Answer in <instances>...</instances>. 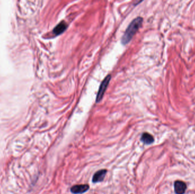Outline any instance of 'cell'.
Returning <instances> with one entry per match:
<instances>
[{
  "mask_svg": "<svg viewBox=\"0 0 195 194\" xmlns=\"http://www.w3.org/2000/svg\"><path fill=\"white\" fill-rule=\"evenodd\" d=\"M67 27V23L65 22L62 21L55 27V28L53 29L52 32L56 35H59L61 34L62 33H63L66 30Z\"/></svg>",
  "mask_w": 195,
  "mask_h": 194,
  "instance_id": "obj_6",
  "label": "cell"
},
{
  "mask_svg": "<svg viewBox=\"0 0 195 194\" xmlns=\"http://www.w3.org/2000/svg\"><path fill=\"white\" fill-rule=\"evenodd\" d=\"M143 18L142 17H137L130 23V25L127 28L125 34L121 38V43L123 44H126L130 42L134 37L137 31L142 25Z\"/></svg>",
  "mask_w": 195,
  "mask_h": 194,
  "instance_id": "obj_1",
  "label": "cell"
},
{
  "mask_svg": "<svg viewBox=\"0 0 195 194\" xmlns=\"http://www.w3.org/2000/svg\"><path fill=\"white\" fill-rule=\"evenodd\" d=\"M111 80V76L110 75H107L106 78H104V80L101 83L100 85L99 88L97 93L96 98V102L99 103L101 100L102 99L103 95H104L105 91L106 90L110 81Z\"/></svg>",
  "mask_w": 195,
  "mask_h": 194,
  "instance_id": "obj_2",
  "label": "cell"
},
{
  "mask_svg": "<svg viewBox=\"0 0 195 194\" xmlns=\"http://www.w3.org/2000/svg\"><path fill=\"white\" fill-rule=\"evenodd\" d=\"M107 173L106 170H100L96 172L92 177V182L98 183L103 181L105 178L106 174Z\"/></svg>",
  "mask_w": 195,
  "mask_h": 194,
  "instance_id": "obj_5",
  "label": "cell"
},
{
  "mask_svg": "<svg viewBox=\"0 0 195 194\" xmlns=\"http://www.w3.org/2000/svg\"><path fill=\"white\" fill-rule=\"evenodd\" d=\"M90 186L88 185H75L71 188V192L74 194H83L89 190Z\"/></svg>",
  "mask_w": 195,
  "mask_h": 194,
  "instance_id": "obj_3",
  "label": "cell"
},
{
  "mask_svg": "<svg viewBox=\"0 0 195 194\" xmlns=\"http://www.w3.org/2000/svg\"><path fill=\"white\" fill-rule=\"evenodd\" d=\"M141 141L145 144H151L153 143L154 139L153 136L148 133H144L141 137Z\"/></svg>",
  "mask_w": 195,
  "mask_h": 194,
  "instance_id": "obj_7",
  "label": "cell"
},
{
  "mask_svg": "<svg viewBox=\"0 0 195 194\" xmlns=\"http://www.w3.org/2000/svg\"><path fill=\"white\" fill-rule=\"evenodd\" d=\"M174 188L176 194H184L186 191V184L184 182L178 181L175 182Z\"/></svg>",
  "mask_w": 195,
  "mask_h": 194,
  "instance_id": "obj_4",
  "label": "cell"
}]
</instances>
